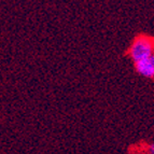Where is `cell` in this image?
Wrapping results in <instances>:
<instances>
[{
    "instance_id": "obj_1",
    "label": "cell",
    "mask_w": 154,
    "mask_h": 154,
    "mask_svg": "<svg viewBox=\"0 0 154 154\" xmlns=\"http://www.w3.org/2000/svg\"><path fill=\"white\" fill-rule=\"evenodd\" d=\"M128 54L135 64L149 58L154 55V40L146 36H138L131 43Z\"/></svg>"
},
{
    "instance_id": "obj_2",
    "label": "cell",
    "mask_w": 154,
    "mask_h": 154,
    "mask_svg": "<svg viewBox=\"0 0 154 154\" xmlns=\"http://www.w3.org/2000/svg\"><path fill=\"white\" fill-rule=\"evenodd\" d=\"M135 68L138 73L144 78L153 79L154 78V55H152L149 58H146L143 60L136 63Z\"/></svg>"
},
{
    "instance_id": "obj_3",
    "label": "cell",
    "mask_w": 154,
    "mask_h": 154,
    "mask_svg": "<svg viewBox=\"0 0 154 154\" xmlns=\"http://www.w3.org/2000/svg\"><path fill=\"white\" fill-rule=\"evenodd\" d=\"M148 153L154 154V143H151L149 146H148Z\"/></svg>"
}]
</instances>
